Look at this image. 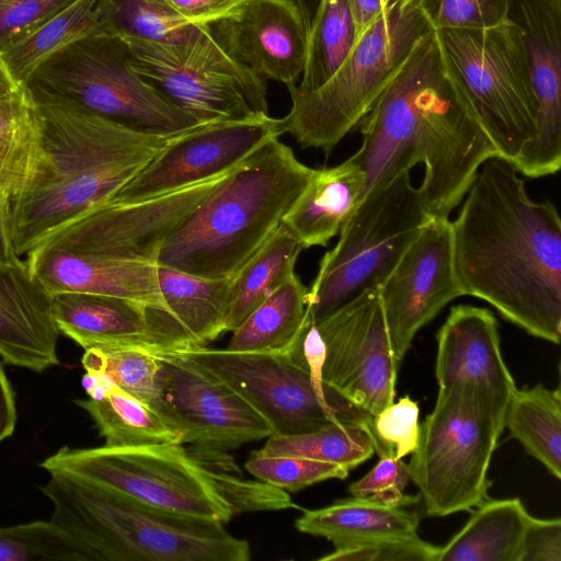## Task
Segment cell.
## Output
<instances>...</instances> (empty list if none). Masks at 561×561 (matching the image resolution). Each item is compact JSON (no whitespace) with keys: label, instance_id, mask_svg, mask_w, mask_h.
Here are the masks:
<instances>
[{"label":"cell","instance_id":"cell-1","mask_svg":"<svg viewBox=\"0 0 561 561\" xmlns=\"http://www.w3.org/2000/svg\"><path fill=\"white\" fill-rule=\"evenodd\" d=\"M31 102L0 146V197L18 255L128 183L172 136L146 134L26 85Z\"/></svg>","mask_w":561,"mask_h":561},{"label":"cell","instance_id":"cell-2","mask_svg":"<svg viewBox=\"0 0 561 561\" xmlns=\"http://www.w3.org/2000/svg\"><path fill=\"white\" fill-rule=\"evenodd\" d=\"M510 161L485 160L451 221L453 255L463 296L494 307L528 334L561 337V220L534 201Z\"/></svg>","mask_w":561,"mask_h":561},{"label":"cell","instance_id":"cell-3","mask_svg":"<svg viewBox=\"0 0 561 561\" xmlns=\"http://www.w3.org/2000/svg\"><path fill=\"white\" fill-rule=\"evenodd\" d=\"M350 157L366 191L424 164L419 186L433 218H449L482 163L499 157L447 61L436 30L415 49L360 121Z\"/></svg>","mask_w":561,"mask_h":561},{"label":"cell","instance_id":"cell-4","mask_svg":"<svg viewBox=\"0 0 561 561\" xmlns=\"http://www.w3.org/2000/svg\"><path fill=\"white\" fill-rule=\"evenodd\" d=\"M313 169L272 138L237 164L162 245L157 264L233 277L282 222Z\"/></svg>","mask_w":561,"mask_h":561},{"label":"cell","instance_id":"cell-5","mask_svg":"<svg viewBox=\"0 0 561 561\" xmlns=\"http://www.w3.org/2000/svg\"><path fill=\"white\" fill-rule=\"evenodd\" d=\"M42 486L50 519L96 561H248L247 540L225 525L164 511L61 472Z\"/></svg>","mask_w":561,"mask_h":561},{"label":"cell","instance_id":"cell-6","mask_svg":"<svg viewBox=\"0 0 561 561\" xmlns=\"http://www.w3.org/2000/svg\"><path fill=\"white\" fill-rule=\"evenodd\" d=\"M422 0H400L355 39L348 56L319 89H289L283 134L301 148L329 154L357 126L381 92L434 31Z\"/></svg>","mask_w":561,"mask_h":561},{"label":"cell","instance_id":"cell-7","mask_svg":"<svg viewBox=\"0 0 561 561\" xmlns=\"http://www.w3.org/2000/svg\"><path fill=\"white\" fill-rule=\"evenodd\" d=\"M506 407L476 383L438 388L408 465L427 515L471 512L488 500V470Z\"/></svg>","mask_w":561,"mask_h":561},{"label":"cell","instance_id":"cell-8","mask_svg":"<svg viewBox=\"0 0 561 561\" xmlns=\"http://www.w3.org/2000/svg\"><path fill=\"white\" fill-rule=\"evenodd\" d=\"M39 466L117 491L154 507L227 524L237 514L227 476L209 453L178 443L61 447Z\"/></svg>","mask_w":561,"mask_h":561},{"label":"cell","instance_id":"cell-9","mask_svg":"<svg viewBox=\"0 0 561 561\" xmlns=\"http://www.w3.org/2000/svg\"><path fill=\"white\" fill-rule=\"evenodd\" d=\"M432 218L410 171L370 186L341 228L336 244L319 263L308 288L312 319L380 287Z\"/></svg>","mask_w":561,"mask_h":561},{"label":"cell","instance_id":"cell-10","mask_svg":"<svg viewBox=\"0 0 561 561\" xmlns=\"http://www.w3.org/2000/svg\"><path fill=\"white\" fill-rule=\"evenodd\" d=\"M22 84L146 134L174 136L201 125L144 79L123 38L106 33L90 34L60 48Z\"/></svg>","mask_w":561,"mask_h":561},{"label":"cell","instance_id":"cell-11","mask_svg":"<svg viewBox=\"0 0 561 561\" xmlns=\"http://www.w3.org/2000/svg\"><path fill=\"white\" fill-rule=\"evenodd\" d=\"M447 61L499 158L515 163L538 112L522 31L508 18L476 30H436Z\"/></svg>","mask_w":561,"mask_h":561},{"label":"cell","instance_id":"cell-12","mask_svg":"<svg viewBox=\"0 0 561 561\" xmlns=\"http://www.w3.org/2000/svg\"><path fill=\"white\" fill-rule=\"evenodd\" d=\"M124 41L144 79L201 125L268 114L263 78L232 57L210 25L184 42Z\"/></svg>","mask_w":561,"mask_h":561},{"label":"cell","instance_id":"cell-13","mask_svg":"<svg viewBox=\"0 0 561 561\" xmlns=\"http://www.w3.org/2000/svg\"><path fill=\"white\" fill-rule=\"evenodd\" d=\"M176 351L238 392L270 424L296 435L339 422L369 427L373 415L316 379L296 352L254 353L193 345Z\"/></svg>","mask_w":561,"mask_h":561},{"label":"cell","instance_id":"cell-14","mask_svg":"<svg viewBox=\"0 0 561 561\" xmlns=\"http://www.w3.org/2000/svg\"><path fill=\"white\" fill-rule=\"evenodd\" d=\"M232 169L153 197L101 202L55 230L33 251L81 252L157 263L167 239Z\"/></svg>","mask_w":561,"mask_h":561},{"label":"cell","instance_id":"cell-15","mask_svg":"<svg viewBox=\"0 0 561 561\" xmlns=\"http://www.w3.org/2000/svg\"><path fill=\"white\" fill-rule=\"evenodd\" d=\"M314 324L325 347L321 371L325 385L370 415L394 401L400 363L391 346L379 287L363 291Z\"/></svg>","mask_w":561,"mask_h":561},{"label":"cell","instance_id":"cell-16","mask_svg":"<svg viewBox=\"0 0 561 561\" xmlns=\"http://www.w3.org/2000/svg\"><path fill=\"white\" fill-rule=\"evenodd\" d=\"M153 351L159 412L182 445L226 451L272 435L267 421L222 380L176 351Z\"/></svg>","mask_w":561,"mask_h":561},{"label":"cell","instance_id":"cell-17","mask_svg":"<svg viewBox=\"0 0 561 561\" xmlns=\"http://www.w3.org/2000/svg\"><path fill=\"white\" fill-rule=\"evenodd\" d=\"M283 134L279 118H247L198 125L172 136L160 151L110 198L135 202L219 175Z\"/></svg>","mask_w":561,"mask_h":561},{"label":"cell","instance_id":"cell-18","mask_svg":"<svg viewBox=\"0 0 561 561\" xmlns=\"http://www.w3.org/2000/svg\"><path fill=\"white\" fill-rule=\"evenodd\" d=\"M460 296L463 293L454 265L451 221L432 218L379 287L386 325L399 363L417 331Z\"/></svg>","mask_w":561,"mask_h":561},{"label":"cell","instance_id":"cell-19","mask_svg":"<svg viewBox=\"0 0 561 561\" xmlns=\"http://www.w3.org/2000/svg\"><path fill=\"white\" fill-rule=\"evenodd\" d=\"M507 18L522 31L538 103L535 137L514 165L552 175L561 167V0H508Z\"/></svg>","mask_w":561,"mask_h":561},{"label":"cell","instance_id":"cell-20","mask_svg":"<svg viewBox=\"0 0 561 561\" xmlns=\"http://www.w3.org/2000/svg\"><path fill=\"white\" fill-rule=\"evenodd\" d=\"M210 27L230 55L255 75L282 82L288 90L297 85L308 31L293 0H247Z\"/></svg>","mask_w":561,"mask_h":561},{"label":"cell","instance_id":"cell-21","mask_svg":"<svg viewBox=\"0 0 561 561\" xmlns=\"http://www.w3.org/2000/svg\"><path fill=\"white\" fill-rule=\"evenodd\" d=\"M436 337L439 388L476 383L508 403L516 386L502 355L497 321L489 309L451 307Z\"/></svg>","mask_w":561,"mask_h":561},{"label":"cell","instance_id":"cell-22","mask_svg":"<svg viewBox=\"0 0 561 561\" xmlns=\"http://www.w3.org/2000/svg\"><path fill=\"white\" fill-rule=\"evenodd\" d=\"M233 277L208 278L158 265L165 311L148 308L149 347L207 345L225 333Z\"/></svg>","mask_w":561,"mask_h":561},{"label":"cell","instance_id":"cell-23","mask_svg":"<svg viewBox=\"0 0 561 561\" xmlns=\"http://www.w3.org/2000/svg\"><path fill=\"white\" fill-rule=\"evenodd\" d=\"M26 256L31 274L51 296L65 291L100 294L167 309L157 263L66 251H33Z\"/></svg>","mask_w":561,"mask_h":561},{"label":"cell","instance_id":"cell-24","mask_svg":"<svg viewBox=\"0 0 561 561\" xmlns=\"http://www.w3.org/2000/svg\"><path fill=\"white\" fill-rule=\"evenodd\" d=\"M59 330L51 295L34 277L26 261L0 264V357L4 363L41 373L59 364Z\"/></svg>","mask_w":561,"mask_h":561},{"label":"cell","instance_id":"cell-25","mask_svg":"<svg viewBox=\"0 0 561 561\" xmlns=\"http://www.w3.org/2000/svg\"><path fill=\"white\" fill-rule=\"evenodd\" d=\"M365 194V174L350 158L313 172L282 222L304 249L324 247L339 234Z\"/></svg>","mask_w":561,"mask_h":561},{"label":"cell","instance_id":"cell-26","mask_svg":"<svg viewBox=\"0 0 561 561\" xmlns=\"http://www.w3.org/2000/svg\"><path fill=\"white\" fill-rule=\"evenodd\" d=\"M60 334L87 350L101 345L148 346V307L108 295L65 291L51 296Z\"/></svg>","mask_w":561,"mask_h":561},{"label":"cell","instance_id":"cell-27","mask_svg":"<svg viewBox=\"0 0 561 561\" xmlns=\"http://www.w3.org/2000/svg\"><path fill=\"white\" fill-rule=\"evenodd\" d=\"M420 517L404 506L373 497L336 501L331 505L306 510L295 522L304 534L330 540L334 548L356 542L417 535Z\"/></svg>","mask_w":561,"mask_h":561},{"label":"cell","instance_id":"cell-28","mask_svg":"<svg viewBox=\"0 0 561 561\" xmlns=\"http://www.w3.org/2000/svg\"><path fill=\"white\" fill-rule=\"evenodd\" d=\"M440 547L437 561H520L530 514L517 497L485 500Z\"/></svg>","mask_w":561,"mask_h":561},{"label":"cell","instance_id":"cell-29","mask_svg":"<svg viewBox=\"0 0 561 561\" xmlns=\"http://www.w3.org/2000/svg\"><path fill=\"white\" fill-rule=\"evenodd\" d=\"M310 317L308 288L294 273L232 331L226 348L237 352L291 353Z\"/></svg>","mask_w":561,"mask_h":561},{"label":"cell","instance_id":"cell-30","mask_svg":"<svg viewBox=\"0 0 561 561\" xmlns=\"http://www.w3.org/2000/svg\"><path fill=\"white\" fill-rule=\"evenodd\" d=\"M302 250L299 240L280 222L233 276L225 333L237 329L295 273Z\"/></svg>","mask_w":561,"mask_h":561},{"label":"cell","instance_id":"cell-31","mask_svg":"<svg viewBox=\"0 0 561 561\" xmlns=\"http://www.w3.org/2000/svg\"><path fill=\"white\" fill-rule=\"evenodd\" d=\"M77 404L89 413L106 446L181 444L180 435L156 409L112 381L101 393Z\"/></svg>","mask_w":561,"mask_h":561},{"label":"cell","instance_id":"cell-32","mask_svg":"<svg viewBox=\"0 0 561 561\" xmlns=\"http://www.w3.org/2000/svg\"><path fill=\"white\" fill-rule=\"evenodd\" d=\"M504 426L553 477L561 478L560 388H516L505 410Z\"/></svg>","mask_w":561,"mask_h":561},{"label":"cell","instance_id":"cell-33","mask_svg":"<svg viewBox=\"0 0 561 561\" xmlns=\"http://www.w3.org/2000/svg\"><path fill=\"white\" fill-rule=\"evenodd\" d=\"M99 0H76L0 54V61L21 85L50 55L90 34L103 33L96 18Z\"/></svg>","mask_w":561,"mask_h":561},{"label":"cell","instance_id":"cell-34","mask_svg":"<svg viewBox=\"0 0 561 561\" xmlns=\"http://www.w3.org/2000/svg\"><path fill=\"white\" fill-rule=\"evenodd\" d=\"M356 39L346 0H322L308 32L301 80L294 87L311 92L327 83L342 66Z\"/></svg>","mask_w":561,"mask_h":561},{"label":"cell","instance_id":"cell-35","mask_svg":"<svg viewBox=\"0 0 561 561\" xmlns=\"http://www.w3.org/2000/svg\"><path fill=\"white\" fill-rule=\"evenodd\" d=\"M266 455L295 456L336 463L348 470L375 453L368 428L362 423L339 422L296 435H271L263 448Z\"/></svg>","mask_w":561,"mask_h":561},{"label":"cell","instance_id":"cell-36","mask_svg":"<svg viewBox=\"0 0 561 561\" xmlns=\"http://www.w3.org/2000/svg\"><path fill=\"white\" fill-rule=\"evenodd\" d=\"M96 18L103 33L158 43L184 42L204 26L183 20L159 0H99Z\"/></svg>","mask_w":561,"mask_h":561},{"label":"cell","instance_id":"cell-37","mask_svg":"<svg viewBox=\"0 0 561 561\" xmlns=\"http://www.w3.org/2000/svg\"><path fill=\"white\" fill-rule=\"evenodd\" d=\"M81 362L85 370L104 375L159 412L160 362L152 348L138 344L94 346L84 350Z\"/></svg>","mask_w":561,"mask_h":561},{"label":"cell","instance_id":"cell-38","mask_svg":"<svg viewBox=\"0 0 561 561\" xmlns=\"http://www.w3.org/2000/svg\"><path fill=\"white\" fill-rule=\"evenodd\" d=\"M0 561H96L51 519L0 526Z\"/></svg>","mask_w":561,"mask_h":561},{"label":"cell","instance_id":"cell-39","mask_svg":"<svg viewBox=\"0 0 561 561\" xmlns=\"http://www.w3.org/2000/svg\"><path fill=\"white\" fill-rule=\"evenodd\" d=\"M245 469L257 480L275 488L296 492L328 479H344L350 470L336 463L295 456L251 453Z\"/></svg>","mask_w":561,"mask_h":561},{"label":"cell","instance_id":"cell-40","mask_svg":"<svg viewBox=\"0 0 561 561\" xmlns=\"http://www.w3.org/2000/svg\"><path fill=\"white\" fill-rule=\"evenodd\" d=\"M419 414L417 403L407 396L373 415L369 435L379 457L403 459L413 453L420 433Z\"/></svg>","mask_w":561,"mask_h":561},{"label":"cell","instance_id":"cell-41","mask_svg":"<svg viewBox=\"0 0 561 561\" xmlns=\"http://www.w3.org/2000/svg\"><path fill=\"white\" fill-rule=\"evenodd\" d=\"M435 30H476L507 19L508 0H422Z\"/></svg>","mask_w":561,"mask_h":561},{"label":"cell","instance_id":"cell-42","mask_svg":"<svg viewBox=\"0 0 561 561\" xmlns=\"http://www.w3.org/2000/svg\"><path fill=\"white\" fill-rule=\"evenodd\" d=\"M440 547L417 535L356 542L337 547L322 561H437Z\"/></svg>","mask_w":561,"mask_h":561},{"label":"cell","instance_id":"cell-43","mask_svg":"<svg viewBox=\"0 0 561 561\" xmlns=\"http://www.w3.org/2000/svg\"><path fill=\"white\" fill-rule=\"evenodd\" d=\"M409 466L402 458L379 457L376 466L363 478L353 482L348 490L355 497H373L381 502L408 506L420 501L419 495L404 494L410 482Z\"/></svg>","mask_w":561,"mask_h":561},{"label":"cell","instance_id":"cell-44","mask_svg":"<svg viewBox=\"0 0 561 561\" xmlns=\"http://www.w3.org/2000/svg\"><path fill=\"white\" fill-rule=\"evenodd\" d=\"M76 0H0V54Z\"/></svg>","mask_w":561,"mask_h":561},{"label":"cell","instance_id":"cell-45","mask_svg":"<svg viewBox=\"0 0 561 561\" xmlns=\"http://www.w3.org/2000/svg\"><path fill=\"white\" fill-rule=\"evenodd\" d=\"M520 561H561V519L529 516Z\"/></svg>","mask_w":561,"mask_h":561},{"label":"cell","instance_id":"cell-46","mask_svg":"<svg viewBox=\"0 0 561 561\" xmlns=\"http://www.w3.org/2000/svg\"><path fill=\"white\" fill-rule=\"evenodd\" d=\"M183 20L211 25L234 14L247 0H159Z\"/></svg>","mask_w":561,"mask_h":561},{"label":"cell","instance_id":"cell-47","mask_svg":"<svg viewBox=\"0 0 561 561\" xmlns=\"http://www.w3.org/2000/svg\"><path fill=\"white\" fill-rule=\"evenodd\" d=\"M31 102L28 90L21 84L0 96V146L10 137Z\"/></svg>","mask_w":561,"mask_h":561},{"label":"cell","instance_id":"cell-48","mask_svg":"<svg viewBox=\"0 0 561 561\" xmlns=\"http://www.w3.org/2000/svg\"><path fill=\"white\" fill-rule=\"evenodd\" d=\"M16 420L15 394L0 360V443L13 434Z\"/></svg>","mask_w":561,"mask_h":561},{"label":"cell","instance_id":"cell-49","mask_svg":"<svg viewBox=\"0 0 561 561\" xmlns=\"http://www.w3.org/2000/svg\"><path fill=\"white\" fill-rule=\"evenodd\" d=\"M346 3L354 20L356 37L390 9L382 0H346Z\"/></svg>","mask_w":561,"mask_h":561},{"label":"cell","instance_id":"cell-50","mask_svg":"<svg viewBox=\"0 0 561 561\" xmlns=\"http://www.w3.org/2000/svg\"><path fill=\"white\" fill-rule=\"evenodd\" d=\"M23 262L18 255L8 231L3 204L0 197V264L19 265Z\"/></svg>","mask_w":561,"mask_h":561},{"label":"cell","instance_id":"cell-51","mask_svg":"<svg viewBox=\"0 0 561 561\" xmlns=\"http://www.w3.org/2000/svg\"><path fill=\"white\" fill-rule=\"evenodd\" d=\"M293 1L298 7V9L304 18L307 31L309 32L312 21L314 19V15H316L322 0H293Z\"/></svg>","mask_w":561,"mask_h":561},{"label":"cell","instance_id":"cell-52","mask_svg":"<svg viewBox=\"0 0 561 561\" xmlns=\"http://www.w3.org/2000/svg\"><path fill=\"white\" fill-rule=\"evenodd\" d=\"M18 87L20 85L13 81L0 61V96L12 92Z\"/></svg>","mask_w":561,"mask_h":561},{"label":"cell","instance_id":"cell-53","mask_svg":"<svg viewBox=\"0 0 561 561\" xmlns=\"http://www.w3.org/2000/svg\"><path fill=\"white\" fill-rule=\"evenodd\" d=\"M387 8L393 7L400 0H382Z\"/></svg>","mask_w":561,"mask_h":561}]
</instances>
